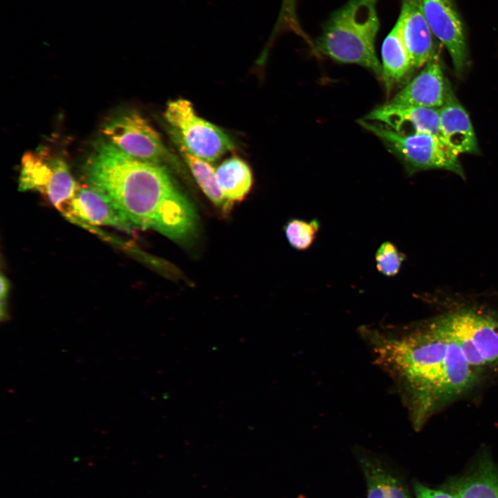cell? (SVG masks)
<instances>
[{
    "label": "cell",
    "instance_id": "6da1fadb",
    "mask_svg": "<svg viewBox=\"0 0 498 498\" xmlns=\"http://www.w3.org/2000/svg\"><path fill=\"white\" fill-rule=\"evenodd\" d=\"M358 332L395 385L415 429L476 381L475 369L433 320L412 328L365 326Z\"/></svg>",
    "mask_w": 498,
    "mask_h": 498
},
{
    "label": "cell",
    "instance_id": "7a4b0ae2",
    "mask_svg": "<svg viewBox=\"0 0 498 498\" xmlns=\"http://www.w3.org/2000/svg\"><path fill=\"white\" fill-rule=\"evenodd\" d=\"M84 171L87 184L105 194L136 229L176 241L193 234L194 207L164 166L134 158L106 140L95 145Z\"/></svg>",
    "mask_w": 498,
    "mask_h": 498
},
{
    "label": "cell",
    "instance_id": "3957f363",
    "mask_svg": "<svg viewBox=\"0 0 498 498\" xmlns=\"http://www.w3.org/2000/svg\"><path fill=\"white\" fill-rule=\"evenodd\" d=\"M378 0H349L328 19L316 42L317 50L335 61L356 64L382 79L375 49L380 27Z\"/></svg>",
    "mask_w": 498,
    "mask_h": 498
},
{
    "label": "cell",
    "instance_id": "277c9868",
    "mask_svg": "<svg viewBox=\"0 0 498 498\" xmlns=\"http://www.w3.org/2000/svg\"><path fill=\"white\" fill-rule=\"evenodd\" d=\"M359 123L382 140L387 149L403 163L409 174L441 169L464 177L459 155L440 138L424 133L402 134L382 124L363 119Z\"/></svg>",
    "mask_w": 498,
    "mask_h": 498
},
{
    "label": "cell",
    "instance_id": "5b68a950",
    "mask_svg": "<svg viewBox=\"0 0 498 498\" xmlns=\"http://www.w3.org/2000/svg\"><path fill=\"white\" fill-rule=\"evenodd\" d=\"M164 116L178 146L192 155L212 162L234 149L229 136L200 117L187 100L179 98L169 102Z\"/></svg>",
    "mask_w": 498,
    "mask_h": 498
},
{
    "label": "cell",
    "instance_id": "8992f818",
    "mask_svg": "<svg viewBox=\"0 0 498 498\" xmlns=\"http://www.w3.org/2000/svg\"><path fill=\"white\" fill-rule=\"evenodd\" d=\"M434 322L459 345L474 369L498 362V321L471 310L447 313Z\"/></svg>",
    "mask_w": 498,
    "mask_h": 498
},
{
    "label": "cell",
    "instance_id": "52a82bcc",
    "mask_svg": "<svg viewBox=\"0 0 498 498\" xmlns=\"http://www.w3.org/2000/svg\"><path fill=\"white\" fill-rule=\"evenodd\" d=\"M102 132L108 142L138 160L162 166L173 160L159 133L136 111H126L111 118Z\"/></svg>",
    "mask_w": 498,
    "mask_h": 498
},
{
    "label": "cell",
    "instance_id": "ba28073f",
    "mask_svg": "<svg viewBox=\"0 0 498 498\" xmlns=\"http://www.w3.org/2000/svg\"><path fill=\"white\" fill-rule=\"evenodd\" d=\"M434 36L448 51L455 73L468 62L464 26L452 0H416Z\"/></svg>",
    "mask_w": 498,
    "mask_h": 498
},
{
    "label": "cell",
    "instance_id": "9c48e42d",
    "mask_svg": "<svg viewBox=\"0 0 498 498\" xmlns=\"http://www.w3.org/2000/svg\"><path fill=\"white\" fill-rule=\"evenodd\" d=\"M363 120L382 124L402 134L424 133L441 139L439 109H436L398 105L388 102L371 111Z\"/></svg>",
    "mask_w": 498,
    "mask_h": 498
},
{
    "label": "cell",
    "instance_id": "30bf717a",
    "mask_svg": "<svg viewBox=\"0 0 498 498\" xmlns=\"http://www.w3.org/2000/svg\"><path fill=\"white\" fill-rule=\"evenodd\" d=\"M449 84L436 55L389 102L439 109L445 102Z\"/></svg>",
    "mask_w": 498,
    "mask_h": 498
},
{
    "label": "cell",
    "instance_id": "8fae6325",
    "mask_svg": "<svg viewBox=\"0 0 498 498\" xmlns=\"http://www.w3.org/2000/svg\"><path fill=\"white\" fill-rule=\"evenodd\" d=\"M65 214L91 225L115 227L126 232L136 229L105 194L89 184L79 187Z\"/></svg>",
    "mask_w": 498,
    "mask_h": 498
},
{
    "label": "cell",
    "instance_id": "7c38bea8",
    "mask_svg": "<svg viewBox=\"0 0 498 498\" xmlns=\"http://www.w3.org/2000/svg\"><path fill=\"white\" fill-rule=\"evenodd\" d=\"M413 69L435 56L434 35L416 0H403L397 19Z\"/></svg>",
    "mask_w": 498,
    "mask_h": 498
},
{
    "label": "cell",
    "instance_id": "4fadbf2b",
    "mask_svg": "<svg viewBox=\"0 0 498 498\" xmlns=\"http://www.w3.org/2000/svg\"><path fill=\"white\" fill-rule=\"evenodd\" d=\"M439 114L443 141L458 155L477 154L479 149L471 120L450 84Z\"/></svg>",
    "mask_w": 498,
    "mask_h": 498
},
{
    "label": "cell",
    "instance_id": "5bb4252c",
    "mask_svg": "<svg viewBox=\"0 0 498 498\" xmlns=\"http://www.w3.org/2000/svg\"><path fill=\"white\" fill-rule=\"evenodd\" d=\"M456 498H498V466L487 456L473 469L445 487Z\"/></svg>",
    "mask_w": 498,
    "mask_h": 498
},
{
    "label": "cell",
    "instance_id": "9a60e30c",
    "mask_svg": "<svg viewBox=\"0 0 498 498\" xmlns=\"http://www.w3.org/2000/svg\"><path fill=\"white\" fill-rule=\"evenodd\" d=\"M381 53L382 80L389 93L413 70L397 21L383 41Z\"/></svg>",
    "mask_w": 498,
    "mask_h": 498
},
{
    "label": "cell",
    "instance_id": "2e32d148",
    "mask_svg": "<svg viewBox=\"0 0 498 498\" xmlns=\"http://www.w3.org/2000/svg\"><path fill=\"white\" fill-rule=\"evenodd\" d=\"M61 158L51 157L44 151L27 152L21 160L19 188L37 190L43 194L51 183Z\"/></svg>",
    "mask_w": 498,
    "mask_h": 498
},
{
    "label": "cell",
    "instance_id": "e0dca14e",
    "mask_svg": "<svg viewBox=\"0 0 498 498\" xmlns=\"http://www.w3.org/2000/svg\"><path fill=\"white\" fill-rule=\"evenodd\" d=\"M218 183L230 202L242 201L253 184L252 171L241 158L233 156L223 161L216 169Z\"/></svg>",
    "mask_w": 498,
    "mask_h": 498
},
{
    "label": "cell",
    "instance_id": "ac0fdd59",
    "mask_svg": "<svg viewBox=\"0 0 498 498\" xmlns=\"http://www.w3.org/2000/svg\"><path fill=\"white\" fill-rule=\"evenodd\" d=\"M360 459L367 482V498H410L403 484L380 463L366 456Z\"/></svg>",
    "mask_w": 498,
    "mask_h": 498
},
{
    "label": "cell",
    "instance_id": "d6986e66",
    "mask_svg": "<svg viewBox=\"0 0 498 498\" xmlns=\"http://www.w3.org/2000/svg\"><path fill=\"white\" fill-rule=\"evenodd\" d=\"M183 159L194 178L208 198L217 207L226 211L231 203L223 195L218 183L216 169L210 162L199 158L179 147Z\"/></svg>",
    "mask_w": 498,
    "mask_h": 498
},
{
    "label": "cell",
    "instance_id": "ffe728a7",
    "mask_svg": "<svg viewBox=\"0 0 498 498\" xmlns=\"http://www.w3.org/2000/svg\"><path fill=\"white\" fill-rule=\"evenodd\" d=\"M320 222L293 219L284 227V232L289 244L297 250H305L314 243L320 230Z\"/></svg>",
    "mask_w": 498,
    "mask_h": 498
},
{
    "label": "cell",
    "instance_id": "44dd1931",
    "mask_svg": "<svg viewBox=\"0 0 498 498\" xmlns=\"http://www.w3.org/2000/svg\"><path fill=\"white\" fill-rule=\"evenodd\" d=\"M404 259V254L390 241L383 242L378 248L375 255L378 271L387 277L397 275Z\"/></svg>",
    "mask_w": 498,
    "mask_h": 498
},
{
    "label": "cell",
    "instance_id": "7402d4cb",
    "mask_svg": "<svg viewBox=\"0 0 498 498\" xmlns=\"http://www.w3.org/2000/svg\"><path fill=\"white\" fill-rule=\"evenodd\" d=\"M416 498H456L445 490H436L428 488L420 483L414 484Z\"/></svg>",
    "mask_w": 498,
    "mask_h": 498
},
{
    "label": "cell",
    "instance_id": "603a6c76",
    "mask_svg": "<svg viewBox=\"0 0 498 498\" xmlns=\"http://www.w3.org/2000/svg\"><path fill=\"white\" fill-rule=\"evenodd\" d=\"M10 284L7 278L3 275H1V319L3 320L7 317L6 301L9 293Z\"/></svg>",
    "mask_w": 498,
    "mask_h": 498
}]
</instances>
